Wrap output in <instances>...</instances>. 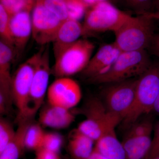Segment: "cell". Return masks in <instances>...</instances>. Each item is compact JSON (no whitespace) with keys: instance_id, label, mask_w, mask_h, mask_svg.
<instances>
[{"instance_id":"7","label":"cell","mask_w":159,"mask_h":159,"mask_svg":"<svg viewBox=\"0 0 159 159\" xmlns=\"http://www.w3.org/2000/svg\"><path fill=\"white\" fill-rule=\"evenodd\" d=\"M130 16L109 2H100L85 15L83 24L84 35L106 31H116Z\"/></svg>"},{"instance_id":"36","label":"cell","mask_w":159,"mask_h":159,"mask_svg":"<svg viewBox=\"0 0 159 159\" xmlns=\"http://www.w3.org/2000/svg\"><path fill=\"white\" fill-rule=\"evenodd\" d=\"M153 4L156 9V10L154 11H159V0H154Z\"/></svg>"},{"instance_id":"35","label":"cell","mask_w":159,"mask_h":159,"mask_svg":"<svg viewBox=\"0 0 159 159\" xmlns=\"http://www.w3.org/2000/svg\"><path fill=\"white\" fill-rule=\"evenodd\" d=\"M84 4L87 6H92L95 5L97 4V2L96 0H81Z\"/></svg>"},{"instance_id":"14","label":"cell","mask_w":159,"mask_h":159,"mask_svg":"<svg viewBox=\"0 0 159 159\" xmlns=\"http://www.w3.org/2000/svg\"><path fill=\"white\" fill-rule=\"evenodd\" d=\"M121 52L114 42L103 45L91 57L81 74L88 80L103 74L112 65Z\"/></svg>"},{"instance_id":"34","label":"cell","mask_w":159,"mask_h":159,"mask_svg":"<svg viewBox=\"0 0 159 159\" xmlns=\"http://www.w3.org/2000/svg\"><path fill=\"white\" fill-rule=\"evenodd\" d=\"M145 14L148 16V17L154 20H159V11H153V12L146 13Z\"/></svg>"},{"instance_id":"5","label":"cell","mask_w":159,"mask_h":159,"mask_svg":"<svg viewBox=\"0 0 159 159\" xmlns=\"http://www.w3.org/2000/svg\"><path fill=\"white\" fill-rule=\"evenodd\" d=\"M84 113L86 119L79 123L77 128L95 142L122 122L119 117L110 113L103 102L97 98L89 99Z\"/></svg>"},{"instance_id":"25","label":"cell","mask_w":159,"mask_h":159,"mask_svg":"<svg viewBox=\"0 0 159 159\" xmlns=\"http://www.w3.org/2000/svg\"><path fill=\"white\" fill-rule=\"evenodd\" d=\"M69 19L79 21L85 13L86 5L81 0H66Z\"/></svg>"},{"instance_id":"6","label":"cell","mask_w":159,"mask_h":159,"mask_svg":"<svg viewBox=\"0 0 159 159\" xmlns=\"http://www.w3.org/2000/svg\"><path fill=\"white\" fill-rule=\"evenodd\" d=\"M43 49L21 64L12 76L11 94L13 103L17 109L18 122L28 120L27 119V108L32 80Z\"/></svg>"},{"instance_id":"15","label":"cell","mask_w":159,"mask_h":159,"mask_svg":"<svg viewBox=\"0 0 159 159\" xmlns=\"http://www.w3.org/2000/svg\"><path fill=\"white\" fill-rule=\"evenodd\" d=\"M30 10H23L11 16L10 30L13 46L18 50L25 47L32 35Z\"/></svg>"},{"instance_id":"19","label":"cell","mask_w":159,"mask_h":159,"mask_svg":"<svg viewBox=\"0 0 159 159\" xmlns=\"http://www.w3.org/2000/svg\"><path fill=\"white\" fill-rule=\"evenodd\" d=\"M95 142L93 139L76 129L70 134L69 152L74 159H87L94 150Z\"/></svg>"},{"instance_id":"27","label":"cell","mask_w":159,"mask_h":159,"mask_svg":"<svg viewBox=\"0 0 159 159\" xmlns=\"http://www.w3.org/2000/svg\"><path fill=\"white\" fill-rule=\"evenodd\" d=\"M1 4L12 16L23 10H31L32 7L23 0H1Z\"/></svg>"},{"instance_id":"22","label":"cell","mask_w":159,"mask_h":159,"mask_svg":"<svg viewBox=\"0 0 159 159\" xmlns=\"http://www.w3.org/2000/svg\"><path fill=\"white\" fill-rule=\"evenodd\" d=\"M11 15L2 4H0V34L1 40L13 46L10 30Z\"/></svg>"},{"instance_id":"3","label":"cell","mask_w":159,"mask_h":159,"mask_svg":"<svg viewBox=\"0 0 159 159\" xmlns=\"http://www.w3.org/2000/svg\"><path fill=\"white\" fill-rule=\"evenodd\" d=\"M152 63L145 51L122 52L107 70L88 80L97 84L115 83L139 77Z\"/></svg>"},{"instance_id":"37","label":"cell","mask_w":159,"mask_h":159,"mask_svg":"<svg viewBox=\"0 0 159 159\" xmlns=\"http://www.w3.org/2000/svg\"><path fill=\"white\" fill-rule=\"evenodd\" d=\"M25 1V2L27 3L28 5L31 6H33V0H23Z\"/></svg>"},{"instance_id":"21","label":"cell","mask_w":159,"mask_h":159,"mask_svg":"<svg viewBox=\"0 0 159 159\" xmlns=\"http://www.w3.org/2000/svg\"><path fill=\"white\" fill-rule=\"evenodd\" d=\"M45 134L41 125L31 123L25 138L26 148L35 151L42 148Z\"/></svg>"},{"instance_id":"38","label":"cell","mask_w":159,"mask_h":159,"mask_svg":"<svg viewBox=\"0 0 159 159\" xmlns=\"http://www.w3.org/2000/svg\"><path fill=\"white\" fill-rule=\"evenodd\" d=\"M110 0H96L97 3L100 2H109Z\"/></svg>"},{"instance_id":"10","label":"cell","mask_w":159,"mask_h":159,"mask_svg":"<svg viewBox=\"0 0 159 159\" xmlns=\"http://www.w3.org/2000/svg\"><path fill=\"white\" fill-rule=\"evenodd\" d=\"M51 73L49 49L47 48L43 49L34 71L27 108V120H32L42 106Z\"/></svg>"},{"instance_id":"12","label":"cell","mask_w":159,"mask_h":159,"mask_svg":"<svg viewBox=\"0 0 159 159\" xmlns=\"http://www.w3.org/2000/svg\"><path fill=\"white\" fill-rule=\"evenodd\" d=\"M49 104L71 110L78 105L82 93L78 83L69 77L57 78L47 92Z\"/></svg>"},{"instance_id":"30","label":"cell","mask_w":159,"mask_h":159,"mask_svg":"<svg viewBox=\"0 0 159 159\" xmlns=\"http://www.w3.org/2000/svg\"><path fill=\"white\" fill-rule=\"evenodd\" d=\"M35 152L34 159H60L58 153L43 148L36 151Z\"/></svg>"},{"instance_id":"28","label":"cell","mask_w":159,"mask_h":159,"mask_svg":"<svg viewBox=\"0 0 159 159\" xmlns=\"http://www.w3.org/2000/svg\"><path fill=\"white\" fill-rule=\"evenodd\" d=\"M153 130L154 135L150 150L145 159H153L159 157V122Z\"/></svg>"},{"instance_id":"23","label":"cell","mask_w":159,"mask_h":159,"mask_svg":"<svg viewBox=\"0 0 159 159\" xmlns=\"http://www.w3.org/2000/svg\"><path fill=\"white\" fill-rule=\"evenodd\" d=\"M15 130L12 124L8 120L1 117L0 119V152L11 142L15 135Z\"/></svg>"},{"instance_id":"32","label":"cell","mask_w":159,"mask_h":159,"mask_svg":"<svg viewBox=\"0 0 159 159\" xmlns=\"http://www.w3.org/2000/svg\"><path fill=\"white\" fill-rule=\"evenodd\" d=\"M87 159H107L94 148L93 152Z\"/></svg>"},{"instance_id":"13","label":"cell","mask_w":159,"mask_h":159,"mask_svg":"<svg viewBox=\"0 0 159 159\" xmlns=\"http://www.w3.org/2000/svg\"><path fill=\"white\" fill-rule=\"evenodd\" d=\"M14 47L0 41V113L6 115L13 103L11 85V65L14 56Z\"/></svg>"},{"instance_id":"16","label":"cell","mask_w":159,"mask_h":159,"mask_svg":"<svg viewBox=\"0 0 159 159\" xmlns=\"http://www.w3.org/2000/svg\"><path fill=\"white\" fill-rule=\"evenodd\" d=\"M39 121L45 127L63 129L74 122L75 116L71 110L49 104L39 110Z\"/></svg>"},{"instance_id":"4","label":"cell","mask_w":159,"mask_h":159,"mask_svg":"<svg viewBox=\"0 0 159 159\" xmlns=\"http://www.w3.org/2000/svg\"><path fill=\"white\" fill-rule=\"evenodd\" d=\"M94 48V44L88 40H78L55 57L52 74L57 78L82 73L90 60Z\"/></svg>"},{"instance_id":"40","label":"cell","mask_w":159,"mask_h":159,"mask_svg":"<svg viewBox=\"0 0 159 159\" xmlns=\"http://www.w3.org/2000/svg\"><path fill=\"white\" fill-rule=\"evenodd\" d=\"M61 1H64V2H66V0H61Z\"/></svg>"},{"instance_id":"1","label":"cell","mask_w":159,"mask_h":159,"mask_svg":"<svg viewBox=\"0 0 159 159\" xmlns=\"http://www.w3.org/2000/svg\"><path fill=\"white\" fill-rule=\"evenodd\" d=\"M159 93V62L152 63L137 78L133 103L122 122L130 127L141 117L152 112Z\"/></svg>"},{"instance_id":"11","label":"cell","mask_w":159,"mask_h":159,"mask_svg":"<svg viewBox=\"0 0 159 159\" xmlns=\"http://www.w3.org/2000/svg\"><path fill=\"white\" fill-rule=\"evenodd\" d=\"M32 36L39 44L44 45L54 41L63 22L38 0L31 16Z\"/></svg>"},{"instance_id":"2","label":"cell","mask_w":159,"mask_h":159,"mask_svg":"<svg viewBox=\"0 0 159 159\" xmlns=\"http://www.w3.org/2000/svg\"><path fill=\"white\" fill-rule=\"evenodd\" d=\"M154 20L145 14L130 16L114 32V43L122 52L145 51L149 48L155 35Z\"/></svg>"},{"instance_id":"8","label":"cell","mask_w":159,"mask_h":159,"mask_svg":"<svg viewBox=\"0 0 159 159\" xmlns=\"http://www.w3.org/2000/svg\"><path fill=\"white\" fill-rule=\"evenodd\" d=\"M137 79L110 84L103 92V103L107 111L122 121L133 103Z\"/></svg>"},{"instance_id":"17","label":"cell","mask_w":159,"mask_h":159,"mask_svg":"<svg viewBox=\"0 0 159 159\" xmlns=\"http://www.w3.org/2000/svg\"><path fill=\"white\" fill-rule=\"evenodd\" d=\"M83 35V26L79 21L68 19L63 22L53 42L54 57Z\"/></svg>"},{"instance_id":"18","label":"cell","mask_w":159,"mask_h":159,"mask_svg":"<svg viewBox=\"0 0 159 159\" xmlns=\"http://www.w3.org/2000/svg\"><path fill=\"white\" fill-rule=\"evenodd\" d=\"M115 129L107 131L97 140L94 148L107 159H126L123 145L118 140Z\"/></svg>"},{"instance_id":"29","label":"cell","mask_w":159,"mask_h":159,"mask_svg":"<svg viewBox=\"0 0 159 159\" xmlns=\"http://www.w3.org/2000/svg\"><path fill=\"white\" fill-rule=\"evenodd\" d=\"M133 7L138 9L140 15L150 13V9L153 4L152 0H127ZM154 5V4H153Z\"/></svg>"},{"instance_id":"9","label":"cell","mask_w":159,"mask_h":159,"mask_svg":"<svg viewBox=\"0 0 159 159\" xmlns=\"http://www.w3.org/2000/svg\"><path fill=\"white\" fill-rule=\"evenodd\" d=\"M154 130L153 121L146 118L130 127L122 142L126 159H145L150 150Z\"/></svg>"},{"instance_id":"20","label":"cell","mask_w":159,"mask_h":159,"mask_svg":"<svg viewBox=\"0 0 159 159\" xmlns=\"http://www.w3.org/2000/svg\"><path fill=\"white\" fill-rule=\"evenodd\" d=\"M31 121L18 122L15 135L9 144L0 152V159H19L26 148L25 138Z\"/></svg>"},{"instance_id":"24","label":"cell","mask_w":159,"mask_h":159,"mask_svg":"<svg viewBox=\"0 0 159 159\" xmlns=\"http://www.w3.org/2000/svg\"><path fill=\"white\" fill-rule=\"evenodd\" d=\"M41 1L46 8L55 14L61 21L68 19V12L65 2L61 0Z\"/></svg>"},{"instance_id":"39","label":"cell","mask_w":159,"mask_h":159,"mask_svg":"<svg viewBox=\"0 0 159 159\" xmlns=\"http://www.w3.org/2000/svg\"><path fill=\"white\" fill-rule=\"evenodd\" d=\"M153 159H159V157H157L155 158H154Z\"/></svg>"},{"instance_id":"26","label":"cell","mask_w":159,"mask_h":159,"mask_svg":"<svg viewBox=\"0 0 159 159\" xmlns=\"http://www.w3.org/2000/svg\"><path fill=\"white\" fill-rule=\"evenodd\" d=\"M63 138L56 133H46L43 148L58 153L63 144Z\"/></svg>"},{"instance_id":"31","label":"cell","mask_w":159,"mask_h":159,"mask_svg":"<svg viewBox=\"0 0 159 159\" xmlns=\"http://www.w3.org/2000/svg\"><path fill=\"white\" fill-rule=\"evenodd\" d=\"M149 49L152 54L159 58V34H155Z\"/></svg>"},{"instance_id":"33","label":"cell","mask_w":159,"mask_h":159,"mask_svg":"<svg viewBox=\"0 0 159 159\" xmlns=\"http://www.w3.org/2000/svg\"><path fill=\"white\" fill-rule=\"evenodd\" d=\"M152 112L159 116V93L157 97L156 101L155 102Z\"/></svg>"}]
</instances>
